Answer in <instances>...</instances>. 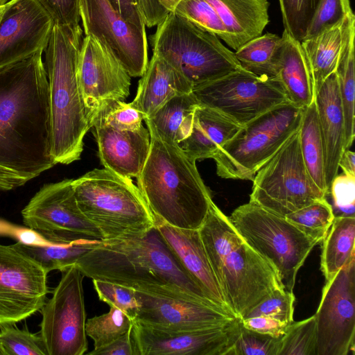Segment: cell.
Instances as JSON below:
<instances>
[{"instance_id": "cell-1", "label": "cell", "mask_w": 355, "mask_h": 355, "mask_svg": "<svg viewBox=\"0 0 355 355\" xmlns=\"http://www.w3.org/2000/svg\"><path fill=\"white\" fill-rule=\"evenodd\" d=\"M44 51L0 68V191L22 186L56 164Z\"/></svg>"}, {"instance_id": "cell-2", "label": "cell", "mask_w": 355, "mask_h": 355, "mask_svg": "<svg viewBox=\"0 0 355 355\" xmlns=\"http://www.w3.org/2000/svg\"><path fill=\"white\" fill-rule=\"evenodd\" d=\"M199 232L225 302L236 318L243 319L274 292L286 289L275 268L243 240L213 201Z\"/></svg>"}, {"instance_id": "cell-3", "label": "cell", "mask_w": 355, "mask_h": 355, "mask_svg": "<svg viewBox=\"0 0 355 355\" xmlns=\"http://www.w3.org/2000/svg\"><path fill=\"white\" fill-rule=\"evenodd\" d=\"M137 187L155 218L173 227L199 230L213 201L196 165L179 144L153 130Z\"/></svg>"}, {"instance_id": "cell-4", "label": "cell", "mask_w": 355, "mask_h": 355, "mask_svg": "<svg viewBox=\"0 0 355 355\" xmlns=\"http://www.w3.org/2000/svg\"><path fill=\"white\" fill-rule=\"evenodd\" d=\"M75 266L84 277L92 279L131 288L152 284L168 286L218 307L183 270L156 226L141 236L99 241Z\"/></svg>"}, {"instance_id": "cell-5", "label": "cell", "mask_w": 355, "mask_h": 355, "mask_svg": "<svg viewBox=\"0 0 355 355\" xmlns=\"http://www.w3.org/2000/svg\"><path fill=\"white\" fill-rule=\"evenodd\" d=\"M80 24H53L45 52L51 127V154L56 164L80 159L92 128L78 78L83 42Z\"/></svg>"}, {"instance_id": "cell-6", "label": "cell", "mask_w": 355, "mask_h": 355, "mask_svg": "<svg viewBox=\"0 0 355 355\" xmlns=\"http://www.w3.org/2000/svg\"><path fill=\"white\" fill-rule=\"evenodd\" d=\"M82 213L110 241L141 236L155 226V217L131 178L95 168L72 180Z\"/></svg>"}, {"instance_id": "cell-7", "label": "cell", "mask_w": 355, "mask_h": 355, "mask_svg": "<svg viewBox=\"0 0 355 355\" xmlns=\"http://www.w3.org/2000/svg\"><path fill=\"white\" fill-rule=\"evenodd\" d=\"M151 43L153 53L180 71L193 87L242 69L234 52L216 35L174 12L157 25Z\"/></svg>"}, {"instance_id": "cell-8", "label": "cell", "mask_w": 355, "mask_h": 355, "mask_svg": "<svg viewBox=\"0 0 355 355\" xmlns=\"http://www.w3.org/2000/svg\"><path fill=\"white\" fill-rule=\"evenodd\" d=\"M303 111L286 102L242 125L212 157L218 175L252 181L256 173L298 130Z\"/></svg>"}, {"instance_id": "cell-9", "label": "cell", "mask_w": 355, "mask_h": 355, "mask_svg": "<svg viewBox=\"0 0 355 355\" xmlns=\"http://www.w3.org/2000/svg\"><path fill=\"white\" fill-rule=\"evenodd\" d=\"M243 240L277 270L288 291H293L299 269L317 243L285 217L249 202L229 217Z\"/></svg>"}, {"instance_id": "cell-10", "label": "cell", "mask_w": 355, "mask_h": 355, "mask_svg": "<svg viewBox=\"0 0 355 355\" xmlns=\"http://www.w3.org/2000/svg\"><path fill=\"white\" fill-rule=\"evenodd\" d=\"M252 182L250 202L282 217L327 196L306 170L298 130L256 173Z\"/></svg>"}, {"instance_id": "cell-11", "label": "cell", "mask_w": 355, "mask_h": 355, "mask_svg": "<svg viewBox=\"0 0 355 355\" xmlns=\"http://www.w3.org/2000/svg\"><path fill=\"white\" fill-rule=\"evenodd\" d=\"M192 94L200 105L218 112L241 126L288 102L275 78L259 76L243 68L193 87Z\"/></svg>"}, {"instance_id": "cell-12", "label": "cell", "mask_w": 355, "mask_h": 355, "mask_svg": "<svg viewBox=\"0 0 355 355\" xmlns=\"http://www.w3.org/2000/svg\"><path fill=\"white\" fill-rule=\"evenodd\" d=\"M72 180L44 185L22 209L24 224L53 245L101 241V233L77 204Z\"/></svg>"}, {"instance_id": "cell-13", "label": "cell", "mask_w": 355, "mask_h": 355, "mask_svg": "<svg viewBox=\"0 0 355 355\" xmlns=\"http://www.w3.org/2000/svg\"><path fill=\"white\" fill-rule=\"evenodd\" d=\"M62 272L52 296L40 309L41 336L48 355H83L88 348L83 279L76 267Z\"/></svg>"}, {"instance_id": "cell-14", "label": "cell", "mask_w": 355, "mask_h": 355, "mask_svg": "<svg viewBox=\"0 0 355 355\" xmlns=\"http://www.w3.org/2000/svg\"><path fill=\"white\" fill-rule=\"evenodd\" d=\"M132 289L139 302L134 320L151 327L193 330L223 325L236 318L177 288L152 284Z\"/></svg>"}, {"instance_id": "cell-15", "label": "cell", "mask_w": 355, "mask_h": 355, "mask_svg": "<svg viewBox=\"0 0 355 355\" xmlns=\"http://www.w3.org/2000/svg\"><path fill=\"white\" fill-rule=\"evenodd\" d=\"M47 274L13 244L0 243V327L40 311L49 293Z\"/></svg>"}, {"instance_id": "cell-16", "label": "cell", "mask_w": 355, "mask_h": 355, "mask_svg": "<svg viewBox=\"0 0 355 355\" xmlns=\"http://www.w3.org/2000/svg\"><path fill=\"white\" fill-rule=\"evenodd\" d=\"M315 316L316 355L354 354L355 259L325 282Z\"/></svg>"}, {"instance_id": "cell-17", "label": "cell", "mask_w": 355, "mask_h": 355, "mask_svg": "<svg viewBox=\"0 0 355 355\" xmlns=\"http://www.w3.org/2000/svg\"><path fill=\"white\" fill-rule=\"evenodd\" d=\"M85 35L105 46L131 77H141L148 63L146 29L125 20L107 0H79Z\"/></svg>"}, {"instance_id": "cell-18", "label": "cell", "mask_w": 355, "mask_h": 355, "mask_svg": "<svg viewBox=\"0 0 355 355\" xmlns=\"http://www.w3.org/2000/svg\"><path fill=\"white\" fill-rule=\"evenodd\" d=\"M240 319L223 325L171 331L134 321L132 337L135 355H226L232 346Z\"/></svg>"}, {"instance_id": "cell-19", "label": "cell", "mask_w": 355, "mask_h": 355, "mask_svg": "<svg viewBox=\"0 0 355 355\" xmlns=\"http://www.w3.org/2000/svg\"><path fill=\"white\" fill-rule=\"evenodd\" d=\"M78 71L92 127L95 112L103 101L127 98L131 76L109 49L91 35L83 37Z\"/></svg>"}, {"instance_id": "cell-20", "label": "cell", "mask_w": 355, "mask_h": 355, "mask_svg": "<svg viewBox=\"0 0 355 355\" xmlns=\"http://www.w3.org/2000/svg\"><path fill=\"white\" fill-rule=\"evenodd\" d=\"M53 21L35 0H10L0 20V68L45 51Z\"/></svg>"}, {"instance_id": "cell-21", "label": "cell", "mask_w": 355, "mask_h": 355, "mask_svg": "<svg viewBox=\"0 0 355 355\" xmlns=\"http://www.w3.org/2000/svg\"><path fill=\"white\" fill-rule=\"evenodd\" d=\"M155 220V226L167 247L205 296L223 311L233 315L211 266L199 230L178 228Z\"/></svg>"}, {"instance_id": "cell-22", "label": "cell", "mask_w": 355, "mask_h": 355, "mask_svg": "<svg viewBox=\"0 0 355 355\" xmlns=\"http://www.w3.org/2000/svg\"><path fill=\"white\" fill-rule=\"evenodd\" d=\"M92 127L105 168L122 177L137 178L149 153L148 130L144 125L135 130H119L102 124Z\"/></svg>"}, {"instance_id": "cell-23", "label": "cell", "mask_w": 355, "mask_h": 355, "mask_svg": "<svg viewBox=\"0 0 355 355\" xmlns=\"http://www.w3.org/2000/svg\"><path fill=\"white\" fill-rule=\"evenodd\" d=\"M314 101L324 148L325 182L329 189L338 175L345 142V119L335 72L316 90Z\"/></svg>"}, {"instance_id": "cell-24", "label": "cell", "mask_w": 355, "mask_h": 355, "mask_svg": "<svg viewBox=\"0 0 355 355\" xmlns=\"http://www.w3.org/2000/svg\"><path fill=\"white\" fill-rule=\"evenodd\" d=\"M192 89L191 83L180 71L153 53L139 81L136 96L131 103L146 119L169 99L190 93Z\"/></svg>"}, {"instance_id": "cell-25", "label": "cell", "mask_w": 355, "mask_h": 355, "mask_svg": "<svg viewBox=\"0 0 355 355\" xmlns=\"http://www.w3.org/2000/svg\"><path fill=\"white\" fill-rule=\"evenodd\" d=\"M215 9L227 34L225 44L236 51L262 35L269 23L267 0H206Z\"/></svg>"}, {"instance_id": "cell-26", "label": "cell", "mask_w": 355, "mask_h": 355, "mask_svg": "<svg viewBox=\"0 0 355 355\" xmlns=\"http://www.w3.org/2000/svg\"><path fill=\"white\" fill-rule=\"evenodd\" d=\"M283 46L275 78L288 102L305 108L315 100V87L312 71L301 42L283 32Z\"/></svg>"}, {"instance_id": "cell-27", "label": "cell", "mask_w": 355, "mask_h": 355, "mask_svg": "<svg viewBox=\"0 0 355 355\" xmlns=\"http://www.w3.org/2000/svg\"><path fill=\"white\" fill-rule=\"evenodd\" d=\"M241 127L218 112L199 105L194 112L191 131L180 146L196 161L212 159Z\"/></svg>"}, {"instance_id": "cell-28", "label": "cell", "mask_w": 355, "mask_h": 355, "mask_svg": "<svg viewBox=\"0 0 355 355\" xmlns=\"http://www.w3.org/2000/svg\"><path fill=\"white\" fill-rule=\"evenodd\" d=\"M354 16L351 12L315 36L300 42L311 66L315 92L335 72L347 27Z\"/></svg>"}, {"instance_id": "cell-29", "label": "cell", "mask_w": 355, "mask_h": 355, "mask_svg": "<svg viewBox=\"0 0 355 355\" xmlns=\"http://www.w3.org/2000/svg\"><path fill=\"white\" fill-rule=\"evenodd\" d=\"M198 105L192 92L179 94L166 101L144 121L148 129L162 139L180 145L191 131L194 112Z\"/></svg>"}, {"instance_id": "cell-30", "label": "cell", "mask_w": 355, "mask_h": 355, "mask_svg": "<svg viewBox=\"0 0 355 355\" xmlns=\"http://www.w3.org/2000/svg\"><path fill=\"white\" fill-rule=\"evenodd\" d=\"M355 216H335L322 240L320 268L326 282L355 259Z\"/></svg>"}, {"instance_id": "cell-31", "label": "cell", "mask_w": 355, "mask_h": 355, "mask_svg": "<svg viewBox=\"0 0 355 355\" xmlns=\"http://www.w3.org/2000/svg\"><path fill=\"white\" fill-rule=\"evenodd\" d=\"M354 40L355 16L348 25L342 51L335 70L345 119V150L349 149L354 140Z\"/></svg>"}, {"instance_id": "cell-32", "label": "cell", "mask_w": 355, "mask_h": 355, "mask_svg": "<svg viewBox=\"0 0 355 355\" xmlns=\"http://www.w3.org/2000/svg\"><path fill=\"white\" fill-rule=\"evenodd\" d=\"M298 134L300 151L306 170L316 186L328 196L324 148L315 101L304 108Z\"/></svg>"}, {"instance_id": "cell-33", "label": "cell", "mask_w": 355, "mask_h": 355, "mask_svg": "<svg viewBox=\"0 0 355 355\" xmlns=\"http://www.w3.org/2000/svg\"><path fill=\"white\" fill-rule=\"evenodd\" d=\"M283 43L282 37L267 33L241 46L234 55L243 69L259 76L275 78Z\"/></svg>"}, {"instance_id": "cell-34", "label": "cell", "mask_w": 355, "mask_h": 355, "mask_svg": "<svg viewBox=\"0 0 355 355\" xmlns=\"http://www.w3.org/2000/svg\"><path fill=\"white\" fill-rule=\"evenodd\" d=\"M99 241H78L69 245L28 244L18 241L13 244L37 263L46 273L58 270L63 271L75 266L78 259L92 250Z\"/></svg>"}, {"instance_id": "cell-35", "label": "cell", "mask_w": 355, "mask_h": 355, "mask_svg": "<svg viewBox=\"0 0 355 355\" xmlns=\"http://www.w3.org/2000/svg\"><path fill=\"white\" fill-rule=\"evenodd\" d=\"M334 218L332 206L327 197L316 200L285 216L288 221L317 244L326 236Z\"/></svg>"}, {"instance_id": "cell-36", "label": "cell", "mask_w": 355, "mask_h": 355, "mask_svg": "<svg viewBox=\"0 0 355 355\" xmlns=\"http://www.w3.org/2000/svg\"><path fill=\"white\" fill-rule=\"evenodd\" d=\"M110 307L107 313L86 321V334L93 340L94 349L108 345L132 329L135 320L132 315Z\"/></svg>"}, {"instance_id": "cell-37", "label": "cell", "mask_w": 355, "mask_h": 355, "mask_svg": "<svg viewBox=\"0 0 355 355\" xmlns=\"http://www.w3.org/2000/svg\"><path fill=\"white\" fill-rule=\"evenodd\" d=\"M144 120L143 114L131 103L107 99L103 101L96 110L92 126L102 124L119 130H135L143 126Z\"/></svg>"}, {"instance_id": "cell-38", "label": "cell", "mask_w": 355, "mask_h": 355, "mask_svg": "<svg viewBox=\"0 0 355 355\" xmlns=\"http://www.w3.org/2000/svg\"><path fill=\"white\" fill-rule=\"evenodd\" d=\"M317 326L315 315L293 322L282 336L279 355H316Z\"/></svg>"}, {"instance_id": "cell-39", "label": "cell", "mask_w": 355, "mask_h": 355, "mask_svg": "<svg viewBox=\"0 0 355 355\" xmlns=\"http://www.w3.org/2000/svg\"><path fill=\"white\" fill-rule=\"evenodd\" d=\"M173 12L225 42V26L214 7L206 0H180Z\"/></svg>"}, {"instance_id": "cell-40", "label": "cell", "mask_w": 355, "mask_h": 355, "mask_svg": "<svg viewBox=\"0 0 355 355\" xmlns=\"http://www.w3.org/2000/svg\"><path fill=\"white\" fill-rule=\"evenodd\" d=\"M281 340L282 337L245 328L240 319L234 340L226 355H279Z\"/></svg>"}, {"instance_id": "cell-41", "label": "cell", "mask_w": 355, "mask_h": 355, "mask_svg": "<svg viewBox=\"0 0 355 355\" xmlns=\"http://www.w3.org/2000/svg\"><path fill=\"white\" fill-rule=\"evenodd\" d=\"M320 0H279L284 30L302 42Z\"/></svg>"}, {"instance_id": "cell-42", "label": "cell", "mask_w": 355, "mask_h": 355, "mask_svg": "<svg viewBox=\"0 0 355 355\" xmlns=\"http://www.w3.org/2000/svg\"><path fill=\"white\" fill-rule=\"evenodd\" d=\"M8 324L0 327V343L6 355H48L40 334Z\"/></svg>"}, {"instance_id": "cell-43", "label": "cell", "mask_w": 355, "mask_h": 355, "mask_svg": "<svg viewBox=\"0 0 355 355\" xmlns=\"http://www.w3.org/2000/svg\"><path fill=\"white\" fill-rule=\"evenodd\" d=\"M351 12L350 0H320L304 40L315 36Z\"/></svg>"}, {"instance_id": "cell-44", "label": "cell", "mask_w": 355, "mask_h": 355, "mask_svg": "<svg viewBox=\"0 0 355 355\" xmlns=\"http://www.w3.org/2000/svg\"><path fill=\"white\" fill-rule=\"evenodd\" d=\"M294 302L293 291H277L253 308L244 318L268 316L290 324L293 322Z\"/></svg>"}, {"instance_id": "cell-45", "label": "cell", "mask_w": 355, "mask_h": 355, "mask_svg": "<svg viewBox=\"0 0 355 355\" xmlns=\"http://www.w3.org/2000/svg\"><path fill=\"white\" fill-rule=\"evenodd\" d=\"M94 288L100 300L110 306L121 309L132 315L139 306V302L134 289L115 283L92 279Z\"/></svg>"}, {"instance_id": "cell-46", "label": "cell", "mask_w": 355, "mask_h": 355, "mask_svg": "<svg viewBox=\"0 0 355 355\" xmlns=\"http://www.w3.org/2000/svg\"><path fill=\"white\" fill-rule=\"evenodd\" d=\"M333 200V210L336 216H354L355 176L342 173L337 175L329 188Z\"/></svg>"}, {"instance_id": "cell-47", "label": "cell", "mask_w": 355, "mask_h": 355, "mask_svg": "<svg viewBox=\"0 0 355 355\" xmlns=\"http://www.w3.org/2000/svg\"><path fill=\"white\" fill-rule=\"evenodd\" d=\"M52 18L54 24L76 25L80 20L79 0H35Z\"/></svg>"}, {"instance_id": "cell-48", "label": "cell", "mask_w": 355, "mask_h": 355, "mask_svg": "<svg viewBox=\"0 0 355 355\" xmlns=\"http://www.w3.org/2000/svg\"><path fill=\"white\" fill-rule=\"evenodd\" d=\"M241 320L243 326L248 329L277 338L284 335L291 324L268 316H254Z\"/></svg>"}, {"instance_id": "cell-49", "label": "cell", "mask_w": 355, "mask_h": 355, "mask_svg": "<svg viewBox=\"0 0 355 355\" xmlns=\"http://www.w3.org/2000/svg\"><path fill=\"white\" fill-rule=\"evenodd\" d=\"M111 6L125 20L141 28L146 25L137 0H107Z\"/></svg>"}, {"instance_id": "cell-50", "label": "cell", "mask_w": 355, "mask_h": 355, "mask_svg": "<svg viewBox=\"0 0 355 355\" xmlns=\"http://www.w3.org/2000/svg\"><path fill=\"white\" fill-rule=\"evenodd\" d=\"M132 329L103 347L93 349L89 355H135Z\"/></svg>"}, {"instance_id": "cell-51", "label": "cell", "mask_w": 355, "mask_h": 355, "mask_svg": "<svg viewBox=\"0 0 355 355\" xmlns=\"http://www.w3.org/2000/svg\"><path fill=\"white\" fill-rule=\"evenodd\" d=\"M146 26L159 24L169 12L158 0H137Z\"/></svg>"}, {"instance_id": "cell-52", "label": "cell", "mask_w": 355, "mask_h": 355, "mask_svg": "<svg viewBox=\"0 0 355 355\" xmlns=\"http://www.w3.org/2000/svg\"><path fill=\"white\" fill-rule=\"evenodd\" d=\"M338 165L343 173L355 176L354 153L349 149L345 150L340 157Z\"/></svg>"}, {"instance_id": "cell-53", "label": "cell", "mask_w": 355, "mask_h": 355, "mask_svg": "<svg viewBox=\"0 0 355 355\" xmlns=\"http://www.w3.org/2000/svg\"><path fill=\"white\" fill-rule=\"evenodd\" d=\"M180 0H158L159 3L168 12H173Z\"/></svg>"}, {"instance_id": "cell-54", "label": "cell", "mask_w": 355, "mask_h": 355, "mask_svg": "<svg viewBox=\"0 0 355 355\" xmlns=\"http://www.w3.org/2000/svg\"><path fill=\"white\" fill-rule=\"evenodd\" d=\"M8 4H9V1L7 2L4 5L0 6V20H1L3 13L5 12V10H6L7 7L8 6Z\"/></svg>"}, {"instance_id": "cell-55", "label": "cell", "mask_w": 355, "mask_h": 355, "mask_svg": "<svg viewBox=\"0 0 355 355\" xmlns=\"http://www.w3.org/2000/svg\"><path fill=\"white\" fill-rule=\"evenodd\" d=\"M0 355H6L1 343H0Z\"/></svg>"}, {"instance_id": "cell-56", "label": "cell", "mask_w": 355, "mask_h": 355, "mask_svg": "<svg viewBox=\"0 0 355 355\" xmlns=\"http://www.w3.org/2000/svg\"><path fill=\"white\" fill-rule=\"evenodd\" d=\"M10 0H0V6L6 4L7 2H8Z\"/></svg>"}]
</instances>
